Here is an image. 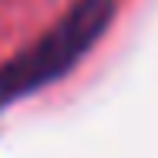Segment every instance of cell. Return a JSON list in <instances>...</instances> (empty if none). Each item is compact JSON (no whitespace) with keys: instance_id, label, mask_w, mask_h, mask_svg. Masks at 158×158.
Returning <instances> with one entry per match:
<instances>
[{"instance_id":"1","label":"cell","mask_w":158,"mask_h":158,"mask_svg":"<svg viewBox=\"0 0 158 158\" xmlns=\"http://www.w3.org/2000/svg\"><path fill=\"white\" fill-rule=\"evenodd\" d=\"M111 17L114 0H77L40 40L0 64V111L17 98H27L37 88L64 77L108 31Z\"/></svg>"}]
</instances>
